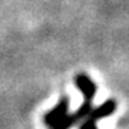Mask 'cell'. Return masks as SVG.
Listing matches in <instances>:
<instances>
[{"label": "cell", "instance_id": "277c9868", "mask_svg": "<svg viewBox=\"0 0 129 129\" xmlns=\"http://www.w3.org/2000/svg\"><path fill=\"white\" fill-rule=\"evenodd\" d=\"M80 129H98L96 128V122H93V120H90V119H88L85 123L80 126Z\"/></svg>", "mask_w": 129, "mask_h": 129}, {"label": "cell", "instance_id": "3957f363", "mask_svg": "<svg viewBox=\"0 0 129 129\" xmlns=\"http://www.w3.org/2000/svg\"><path fill=\"white\" fill-rule=\"evenodd\" d=\"M115 108H116L115 101H106L103 105H101L99 108L92 109V111L89 112L88 119L93 120V122H96V120L102 119V118H106V116L112 115V113L115 112Z\"/></svg>", "mask_w": 129, "mask_h": 129}, {"label": "cell", "instance_id": "6da1fadb", "mask_svg": "<svg viewBox=\"0 0 129 129\" xmlns=\"http://www.w3.org/2000/svg\"><path fill=\"white\" fill-rule=\"evenodd\" d=\"M75 83H76V86L80 89V92L83 93L85 102H83V105L80 106L75 113H72V115L68 113L66 118L62 120V123L57 125V126L53 128V129H70L78 120H80L82 118H85V116H88L89 112L92 111V99H93V96H95V93H96V86H95V83H93L86 75H78V76L75 78Z\"/></svg>", "mask_w": 129, "mask_h": 129}, {"label": "cell", "instance_id": "7a4b0ae2", "mask_svg": "<svg viewBox=\"0 0 129 129\" xmlns=\"http://www.w3.org/2000/svg\"><path fill=\"white\" fill-rule=\"evenodd\" d=\"M68 108H69L68 98H63V99L57 103L56 108H53L52 111H49L46 115H45V123H46L50 129L56 128V126L62 123V120L66 118V115H68Z\"/></svg>", "mask_w": 129, "mask_h": 129}]
</instances>
